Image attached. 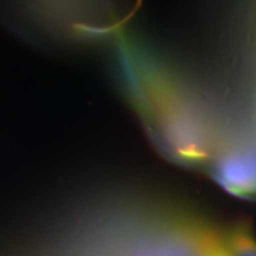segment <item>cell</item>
Segmentation results:
<instances>
[{"mask_svg":"<svg viewBox=\"0 0 256 256\" xmlns=\"http://www.w3.org/2000/svg\"><path fill=\"white\" fill-rule=\"evenodd\" d=\"M223 242L230 256H256V240L246 228L234 229Z\"/></svg>","mask_w":256,"mask_h":256,"instance_id":"obj_1","label":"cell"},{"mask_svg":"<svg viewBox=\"0 0 256 256\" xmlns=\"http://www.w3.org/2000/svg\"><path fill=\"white\" fill-rule=\"evenodd\" d=\"M200 256H230L223 240L211 232H200L196 238Z\"/></svg>","mask_w":256,"mask_h":256,"instance_id":"obj_2","label":"cell"}]
</instances>
